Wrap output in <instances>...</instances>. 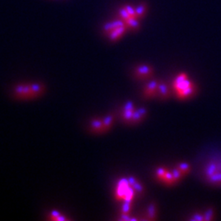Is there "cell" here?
<instances>
[{
  "label": "cell",
  "mask_w": 221,
  "mask_h": 221,
  "mask_svg": "<svg viewBox=\"0 0 221 221\" xmlns=\"http://www.w3.org/2000/svg\"><path fill=\"white\" fill-rule=\"evenodd\" d=\"M173 88L176 92L178 98L185 99L192 97L195 92V86L192 82L189 81L186 74H180L174 80Z\"/></svg>",
  "instance_id": "1"
},
{
  "label": "cell",
  "mask_w": 221,
  "mask_h": 221,
  "mask_svg": "<svg viewBox=\"0 0 221 221\" xmlns=\"http://www.w3.org/2000/svg\"><path fill=\"white\" fill-rule=\"evenodd\" d=\"M206 180L210 184L221 185V160L210 161L204 170Z\"/></svg>",
  "instance_id": "2"
},
{
  "label": "cell",
  "mask_w": 221,
  "mask_h": 221,
  "mask_svg": "<svg viewBox=\"0 0 221 221\" xmlns=\"http://www.w3.org/2000/svg\"><path fill=\"white\" fill-rule=\"evenodd\" d=\"M127 26H125V21L123 20H117L111 21L110 23L106 24L104 26L105 31H107L110 40H117L121 37L125 33Z\"/></svg>",
  "instance_id": "3"
},
{
  "label": "cell",
  "mask_w": 221,
  "mask_h": 221,
  "mask_svg": "<svg viewBox=\"0 0 221 221\" xmlns=\"http://www.w3.org/2000/svg\"><path fill=\"white\" fill-rule=\"evenodd\" d=\"M43 88L39 85H20L16 89V95L20 98H34L40 95Z\"/></svg>",
  "instance_id": "4"
},
{
  "label": "cell",
  "mask_w": 221,
  "mask_h": 221,
  "mask_svg": "<svg viewBox=\"0 0 221 221\" xmlns=\"http://www.w3.org/2000/svg\"><path fill=\"white\" fill-rule=\"evenodd\" d=\"M158 85H159V82L153 80L148 83V85L145 86L144 89V96L146 98H151V97H154L155 95H157V89H158Z\"/></svg>",
  "instance_id": "5"
},
{
  "label": "cell",
  "mask_w": 221,
  "mask_h": 221,
  "mask_svg": "<svg viewBox=\"0 0 221 221\" xmlns=\"http://www.w3.org/2000/svg\"><path fill=\"white\" fill-rule=\"evenodd\" d=\"M152 72L153 71L151 67H149L148 66H145V65L139 66L135 70L137 77L139 79L149 78L152 75Z\"/></svg>",
  "instance_id": "6"
},
{
  "label": "cell",
  "mask_w": 221,
  "mask_h": 221,
  "mask_svg": "<svg viewBox=\"0 0 221 221\" xmlns=\"http://www.w3.org/2000/svg\"><path fill=\"white\" fill-rule=\"evenodd\" d=\"M135 110H134V104L132 102H128L126 103V105L125 106V107L123 109V113H122V117L124 118L125 121L127 122H130L131 120L133 119V117H134V113Z\"/></svg>",
  "instance_id": "7"
},
{
  "label": "cell",
  "mask_w": 221,
  "mask_h": 221,
  "mask_svg": "<svg viewBox=\"0 0 221 221\" xmlns=\"http://www.w3.org/2000/svg\"><path fill=\"white\" fill-rule=\"evenodd\" d=\"M157 95L160 98H166L170 96V90L167 85L163 83V82H159L158 89H157Z\"/></svg>",
  "instance_id": "8"
},
{
  "label": "cell",
  "mask_w": 221,
  "mask_h": 221,
  "mask_svg": "<svg viewBox=\"0 0 221 221\" xmlns=\"http://www.w3.org/2000/svg\"><path fill=\"white\" fill-rule=\"evenodd\" d=\"M146 115H147V110L145 108H139L138 110H135L131 123L139 122L146 117Z\"/></svg>",
  "instance_id": "9"
},
{
  "label": "cell",
  "mask_w": 221,
  "mask_h": 221,
  "mask_svg": "<svg viewBox=\"0 0 221 221\" xmlns=\"http://www.w3.org/2000/svg\"><path fill=\"white\" fill-rule=\"evenodd\" d=\"M125 23L127 28H130L132 30H138L139 28V18L137 17H129L125 20Z\"/></svg>",
  "instance_id": "10"
},
{
  "label": "cell",
  "mask_w": 221,
  "mask_h": 221,
  "mask_svg": "<svg viewBox=\"0 0 221 221\" xmlns=\"http://www.w3.org/2000/svg\"><path fill=\"white\" fill-rule=\"evenodd\" d=\"M147 10V5L146 4H140L139 6L137 8H135V12H136V17L137 18H142L144 16Z\"/></svg>",
  "instance_id": "11"
},
{
  "label": "cell",
  "mask_w": 221,
  "mask_h": 221,
  "mask_svg": "<svg viewBox=\"0 0 221 221\" xmlns=\"http://www.w3.org/2000/svg\"><path fill=\"white\" fill-rule=\"evenodd\" d=\"M177 168L181 172H182V174H183V175L188 174L189 171H190V166H189V165L188 164V163H184V162L179 163V164L178 165Z\"/></svg>",
  "instance_id": "12"
},
{
  "label": "cell",
  "mask_w": 221,
  "mask_h": 221,
  "mask_svg": "<svg viewBox=\"0 0 221 221\" xmlns=\"http://www.w3.org/2000/svg\"><path fill=\"white\" fill-rule=\"evenodd\" d=\"M119 14H120V19L124 20V21H125V20L129 19V17H131L130 15L129 14L128 11L126 10V8H125V7H123L120 10Z\"/></svg>",
  "instance_id": "13"
},
{
  "label": "cell",
  "mask_w": 221,
  "mask_h": 221,
  "mask_svg": "<svg viewBox=\"0 0 221 221\" xmlns=\"http://www.w3.org/2000/svg\"><path fill=\"white\" fill-rule=\"evenodd\" d=\"M155 215H156V208L153 204H151V206H149L148 209V215L150 219H154Z\"/></svg>",
  "instance_id": "14"
},
{
  "label": "cell",
  "mask_w": 221,
  "mask_h": 221,
  "mask_svg": "<svg viewBox=\"0 0 221 221\" xmlns=\"http://www.w3.org/2000/svg\"><path fill=\"white\" fill-rule=\"evenodd\" d=\"M125 8L128 11L129 14L130 15L131 17H136V12H135V9L130 5H125Z\"/></svg>",
  "instance_id": "15"
},
{
  "label": "cell",
  "mask_w": 221,
  "mask_h": 221,
  "mask_svg": "<svg viewBox=\"0 0 221 221\" xmlns=\"http://www.w3.org/2000/svg\"><path fill=\"white\" fill-rule=\"evenodd\" d=\"M213 210L212 209H209L207 211H206L205 215H204V219L206 220H210L213 219Z\"/></svg>",
  "instance_id": "16"
}]
</instances>
